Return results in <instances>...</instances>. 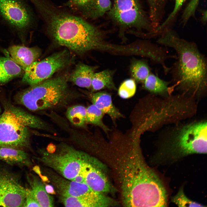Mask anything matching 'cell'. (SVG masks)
I'll use <instances>...</instances> for the list:
<instances>
[{
	"label": "cell",
	"mask_w": 207,
	"mask_h": 207,
	"mask_svg": "<svg viewBox=\"0 0 207 207\" xmlns=\"http://www.w3.org/2000/svg\"><path fill=\"white\" fill-rule=\"evenodd\" d=\"M71 180L78 183H85L83 177L79 174Z\"/></svg>",
	"instance_id": "obj_36"
},
{
	"label": "cell",
	"mask_w": 207,
	"mask_h": 207,
	"mask_svg": "<svg viewBox=\"0 0 207 207\" xmlns=\"http://www.w3.org/2000/svg\"><path fill=\"white\" fill-rule=\"evenodd\" d=\"M96 69L94 66L78 63L69 76L68 80L79 87L89 89Z\"/></svg>",
	"instance_id": "obj_18"
},
{
	"label": "cell",
	"mask_w": 207,
	"mask_h": 207,
	"mask_svg": "<svg viewBox=\"0 0 207 207\" xmlns=\"http://www.w3.org/2000/svg\"><path fill=\"white\" fill-rule=\"evenodd\" d=\"M43 171L60 196L79 197L94 191L85 183L66 179L49 168H44Z\"/></svg>",
	"instance_id": "obj_12"
},
{
	"label": "cell",
	"mask_w": 207,
	"mask_h": 207,
	"mask_svg": "<svg viewBox=\"0 0 207 207\" xmlns=\"http://www.w3.org/2000/svg\"><path fill=\"white\" fill-rule=\"evenodd\" d=\"M200 0H190L185 8L182 16V23L186 24L190 18L195 16Z\"/></svg>",
	"instance_id": "obj_32"
},
{
	"label": "cell",
	"mask_w": 207,
	"mask_h": 207,
	"mask_svg": "<svg viewBox=\"0 0 207 207\" xmlns=\"http://www.w3.org/2000/svg\"><path fill=\"white\" fill-rule=\"evenodd\" d=\"M0 160L11 165L30 166L32 164L28 154L24 150L0 147Z\"/></svg>",
	"instance_id": "obj_17"
},
{
	"label": "cell",
	"mask_w": 207,
	"mask_h": 207,
	"mask_svg": "<svg viewBox=\"0 0 207 207\" xmlns=\"http://www.w3.org/2000/svg\"><path fill=\"white\" fill-rule=\"evenodd\" d=\"M171 82L151 72L142 83V87L152 94L167 97L171 89L169 87Z\"/></svg>",
	"instance_id": "obj_19"
},
{
	"label": "cell",
	"mask_w": 207,
	"mask_h": 207,
	"mask_svg": "<svg viewBox=\"0 0 207 207\" xmlns=\"http://www.w3.org/2000/svg\"><path fill=\"white\" fill-rule=\"evenodd\" d=\"M120 172L122 199L127 207H166V190L156 174L146 164L138 150L124 157Z\"/></svg>",
	"instance_id": "obj_3"
},
{
	"label": "cell",
	"mask_w": 207,
	"mask_h": 207,
	"mask_svg": "<svg viewBox=\"0 0 207 207\" xmlns=\"http://www.w3.org/2000/svg\"><path fill=\"white\" fill-rule=\"evenodd\" d=\"M104 114L99 109L92 104L86 108V122L87 123L98 126L108 134L110 129L102 121Z\"/></svg>",
	"instance_id": "obj_26"
},
{
	"label": "cell",
	"mask_w": 207,
	"mask_h": 207,
	"mask_svg": "<svg viewBox=\"0 0 207 207\" xmlns=\"http://www.w3.org/2000/svg\"><path fill=\"white\" fill-rule=\"evenodd\" d=\"M45 187L46 191L48 194H50L52 195H54L56 194V192L54 189L51 185L46 184Z\"/></svg>",
	"instance_id": "obj_35"
},
{
	"label": "cell",
	"mask_w": 207,
	"mask_h": 207,
	"mask_svg": "<svg viewBox=\"0 0 207 207\" xmlns=\"http://www.w3.org/2000/svg\"><path fill=\"white\" fill-rule=\"evenodd\" d=\"M0 118V147L24 150L31 148L29 128L47 130L49 126L39 118L9 103Z\"/></svg>",
	"instance_id": "obj_5"
},
{
	"label": "cell",
	"mask_w": 207,
	"mask_h": 207,
	"mask_svg": "<svg viewBox=\"0 0 207 207\" xmlns=\"http://www.w3.org/2000/svg\"><path fill=\"white\" fill-rule=\"evenodd\" d=\"M41 178L42 181L44 182H49L50 181L48 177L45 175H43L41 174L39 175Z\"/></svg>",
	"instance_id": "obj_38"
},
{
	"label": "cell",
	"mask_w": 207,
	"mask_h": 207,
	"mask_svg": "<svg viewBox=\"0 0 207 207\" xmlns=\"http://www.w3.org/2000/svg\"><path fill=\"white\" fill-rule=\"evenodd\" d=\"M206 11H204L202 12V15L201 18V20L202 22L204 23H206L207 20V14Z\"/></svg>",
	"instance_id": "obj_39"
},
{
	"label": "cell",
	"mask_w": 207,
	"mask_h": 207,
	"mask_svg": "<svg viewBox=\"0 0 207 207\" xmlns=\"http://www.w3.org/2000/svg\"><path fill=\"white\" fill-rule=\"evenodd\" d=\"M93 0H68L66 5L85 17Z\"/></svg>",
	"instance_id": "obj_29"
},
{
	"label": "cell",
	"mask_w": 207,
	"mask_h": 207,
	"mask_svg": "<svg viewBox=\"0 0 207 207\" xmlns=\"http://www.w3.org/2000/svg\"><path fill=\"white\" fill-rule=\"evenodd\" d=\"M91 157L83 164L79 174L84 183L94 191L105 194L110 191V184L105 175L100 170Z\"/></svg>",
	"instance_id": "obj_13"
},
{
	"label": "cell",
	"mask_w": 207,
	"mask_h": 207,
	"mask_svg": "<svg viewBox=\"0 0 207 207\" xmlns=\"http://www.w3.org/2000/svg\"><path fill=\"white\" fill-rule=\"evenodd\" d=\"M109 12L111 18L122 30L134 28L152 31L148 19L138 0H113Z\"/></svg>",
	"instance_id": "obj_8"
},
{
	"label": "cell",
	"mask_w": 207,
	"mask_h": 207,
	"mask_svg": "<svg viewBox=\"0 0 207 207\" xmlns=\"http://www.w3.org/2000/svg\"><path fill=\"white\" fill-rule=\"evenodd\" d=\"M25 188L18 176L0 166V206L24 207Z\"/></svg>",
	"instance_id": "obj_10"
},
{
	"label": "cell",
	"mask_w": 207,
	"mask_h": 207,
	"mask_svg": "<svg viewBox=\"0 0 207 207\" xmlns=\"http://www.w3.org/2000/svg\"><path fill=\"white\" fill-rule=\"evenodd\" d=\"M185 1L186 0H175V6L172 11L166 19L158 27L157 29V31L162 32L168 28V25L170 24L174 19Z\"/></svg>",
	"instance_id": "obj_31"
},
{
	"label": "cell",
	"mask_w": 207,
	"mask_h": 207,
	"mask_svg": "<svg viewBox=\"0 0 207 207\" xmlns=\"http://www.w3.org/2000/svg\"><path fill=\"white\" fill-rule=\"evenodd\" d=\"M149 8L150 19L154 23L162 19L167 0H146Z\"/></svg>",
	"instance_id": "obj_27"
},
{
	"label": "cell",
	"mask_w": 207,
	"mask_h": 207,
	"mask_svg": "<svg viewBox=\"0 0 207 207\" xmlns=\"http://www.w3.org/2000/svg\"><path fill=\"white\" fill-rule=\"evenodd\" d=\"M89 97L93 103L104 114L108 115L113 122L123 116L113 104L111 96L105 92L92 93Z\"/></svg>",
	"instance_id": "obj_16"
},
{
	"label": "cell",
	"mask_w": 207,
	"mask_h": 207,
	"mask_svg": "<svg viewBox=\"0 0 207 207\" xmlns=\"http://www.w3.org/2000/svg\"><path fill=\"white\" fill-rule=\"evenodd\" d=\"M130 72L135 81L142 83L151 72L147 62L143 60H136L131 62Z\"/></svg>",
	"instance_id": "obj_24"
},
{
	"label": "cell",
	"mask_w": 207,
	"mask_h": 207,
	"mask_svg": "<svg viewBox=\"0 0 207 207\" xmlns=\"http://www.w3.org/2000/svg\"><path fill=\"white\" fill-rule=\"evenodd\" d=\"M68 78L60 76L30 85L16 95V101L34 111L65 106L79 96L69 89Z\"/></svg>",
	"instance_id": "obj_4"
},
{
	"label": "cell",
	"mask_w": 207,
	"mask_h": 207,
	"mask_svg": "<svg viewBox=\"0 0 207 207\" xmlns=\"http://www.w3.org/2000/svg\"><path fill=\"white\" fill-rule=\"evenodd\" d=\"M156 42L173 48L176 52L177 60L169 72L174 86L184 95L194 97L205 94L207 59L196 44L181 38L169 28L163 32Z\"/></svg>",
	"instance_id": "obj_2"
},
{
	"label": "cell",
	"mask_w": 207,
	"mask_h": 207,
	"mask_svg": "<svg viewBox=\"0 0 207 207\" xmlns=\"http://www.w3.org/2000/svg\"><path fill=\"white\" fill-rule=\"evenodd\" d=\"M66 207H106L113 205V202L105 194L94 191L79 197L60 196Z\"/></svg>",
	"instance_id": "obj_14"
},
{
	"label": "cell",
	"mask_w": 207,
	"mask_h": 207,
	"mask_svg": "<svg viewBox=\"0 0 207 207\" xmlns=\"http://www.w3.org/2000/svg\"><path fill=\"white\" fill-rule=\"evenodd\" d=\"M171 201L179 207H204L205 206L191 200L184 193L183 189H180L177 193L171 198Z\"/></svg>",
	"instance_id": "obj_30"
},
{
	"label": "cell",
	"mask_w": 207,
	"mask_h": 207,
	"mask_svg": "<svg viewBox=\"0 0 207 207\" xmlns=\"http://www.w3.org/2000/svg\"><path fill=\"white\" fill-rule=\"evenodd\" d=\"M31 189L40 207L53 206L52 197L47 193L45 187L35 176L32 174L27 176Z\"/></svg>",
	"instance_id": "obj_21"
},
{
	"label": "cell",
	"mask_w": 207,
	"mask_h": 207,
	"mask_svg": "<svg viewBox=\"0 0 207 207\" xmlns=\"http://www.w3.org/2000/svg\"><path fill=\"white\" fill-rule=\"evenodd\" d=\"M0 14L9 24L19 30L27 29L32 23L30 12L19 0H0Z\"/></svg>",
	"instance_id": "obj_11"
},
{
	"label": "cell",
	"mask_w": 207,
	"mask_h": 207,
	"mask_svg": "<svg viewBox=\"0 0 207 207\" xmlns=\"http://www.w3.org/2000/svg\"><path fill=\"white\" fill-rule=\"evenodd\" d=\"M2 114L1 115H0V118H1V116Z\"/></svg>",
	"instance_id": "obj_41"
},
{
	"label": "cell",
	"mask_w": 207,
	"mask_h": 207,
	"mask_svg": "<svg viewBox=\"0 0 207 207\" xmlns=\"http://www.w3.org/2000/svg\"><path fill=\"white\" fill-rule=\"evenodd\" d=\"M67 118L76 126L85 127L86 122V108L81 105H76L68 108L66 112Z\"/></svg>",
	"instance_id": "obj_23"
},
{
	"label": "cell",
	"mask_w": 207,
	"mask_h": 207,
	"mask_svg": "<svg viewBox=\"0 0 207 207\" xmlns=\"http://www.w3.org/2000/svg\"><path fill=\"white\" fill-rule=\"evenodd\" d=\"M110 0H93L85 17L95 19L103 16L111 9Z\"/></svg>",
	"instance_id": "obj_25"
},
{
	"label": "cell",
	"mask_w": 207,
	"mask_h": 207,
	"mask_svg": "<svg viewBox=\"0 0 207 207\" xmlns=\"http://www.w3.org/2000/svg\"><path fill=\"white\" fill-rule=\"evenodd\" d=\"M56 149V146L52 143H50L47 145L46 150L48 153L53 154L55 152Z\"/></svg>",
	"instance_id": "obj_34"
},
{
	"label": "cell",
	"mask_w": 207,
	"mask_h": 207,
	"mask_svg": "<svg viewBox=\"0 0 207 207\" xmlns=\"http://www.w3.org/2000/svg\"><path fill=\"white\" fill-rule=\"evenodd\" d=\"M39 156L36 159L70 180L79 173L83 164L91 157L85 152L65 143L56 146L53 153H49L43 149L39 150Z\"/></svg>",
	"instance_id": "obj_6"
},
{
	"label": "cell",
	"mask_w": 207,
	"mask_h": 207,
	"mask_svg": "<svg viewBox=\"0 0 207 207\" xmlns=\"http://www.w3.org/2000/svg\"><path fill=\"white\" fill-rule=\"evenodd\" d=\"M8 51L11 58L24 71L36 61L41 53L36 47H29L21 45L10 46Z\"/></svg>",
	"instance_id": "obj_15"
},
{
	"label": "cell",
	"mask_w": 207,
	"mask_h": 207,
	"mask_svg": "<svg viewBox=\"0 0 207 207\" xmlns=\"http://www.w3.org/2000/svg\"><path fill=\"white\" fill-rule=\"evenodd\" d=\"M33 170L37 175H39L41 174V171L40 168L39 166H34L33 168Z\"/></svg>",
	"instance_id": "obj_37"
},
{
	"label": "cell",
	"mask_w": 207,
	"mask_h": 207,
	"mask_svg": "<svg viewBox=\"0 0 207 207\" xmlns=\"http://www.w3.org/2000/svg\"><path fill=\"white\" fill-rule=\"evenodd\" d=\"M1 112V108L0 107V113Z\"/></svg>",
	"instance_id": "obj_40"
},
{
	"label": "cell",
	"mask_w": 207,
	"mask_h": 207,
	"mask_svg": "<svg viewBox=\"0 0 207 207\" xmlns=\"http://www.w3.org/2000/svg\"><path fill=\"white\" fill-rule=\"evenodd\" d=\"M114 72L113 70L107 69L95 73L91 82L92 91H96L104 89L116 90L113 79Z\"/></svg>",
	"instance_id": "obj_22"
},
{
	"label": "cell",
	"mask_w": 207,
	"mask_h": 207,
	"mask_svg": "<svg viewBox=\"0 0 207 207\" xmlns=\"http://www.w3.org/2000/svg\"><path fill=\"white\" fill-rule=\"evenodd\" d=\"M40 207L31 189L25 188V198L24 207Z\"/></svg>",
	"instance_id": "obj_33"
},
{
	"label": "cell",
	"mask_w": 207,
	"mask_h": 207,
	"mask_svg": "<svg viewBox=\"0 0 207 207\" xmlns=\"http://www.w3.org/2000/svg\"><path fill=\"white\" fill-rule=\"evenodd\" d=\"M71 60L69 52L64 50L40 61H36L24 70L22 81L30 85L40 83L68 66Z\"/></svg>",
	"instance_id": "obj_9"
},
{
	"label": "cell",
	"mask_w": 207,
	"mask_h": 207,
	"mask_svg": "<svg viewBox=\"0 0 207 207\" xmlns=\"http://www.w3.org/2000/svg\"><path fill=\"white\" fill-rule=\"evenodd\" d=\"M206 120L193 122L176 128L170 140L172 150L182 155L207 153Z\"/></svg>",
	"instance_id": "obj_7"
},
{
	"label": "cell",
	"mask_w": 207,
	"mask_h": 207,
	"mask_svg": "<svg viewBox=\"0 0 207 207\" xmlns=\"http://www.w3.org/2000/svg\"><path fill=\"white\" fill-rule=\"evenodd\" d=\"M45 22L48 32L58 44L78 53L93 50L111 52L113 44L103 32L82 18L58 8L46 0H31Z\"/></svg>",
	"instance_id": "obj_1"
},
{
	"label": "cell",
	"mask_w": 207,
	"mask_h": 207,
	"mask_svg": "<svg viewBox=\"0 0 207 207\" xmlns=\"http://www.w3.org/2000/svg\"><path fill=\"white\" fill-rule=\"evenodd\" d=\"M136 85L133 79H128L124 80L120 86L118 91L119 96L124 99L133 97L135 94Z\"/></svg>",
	"instance_id": "obj_28"
},
{
	"label": "cell",
	"mask_w": 207,
	"mask_h": 207,
	"mask_svg": "<svg viewBox=\"0 0 207 207\" xmlns=\"http://www.w3.org/2000/svg\"><path fill=\"white\" fill-rule=\"evenodd\" d=\"M23 69L11 58L0 56V83L5 84L21 75Z\"/></svg>",
	"instance_id": "obj_20"
}]
</instances>
